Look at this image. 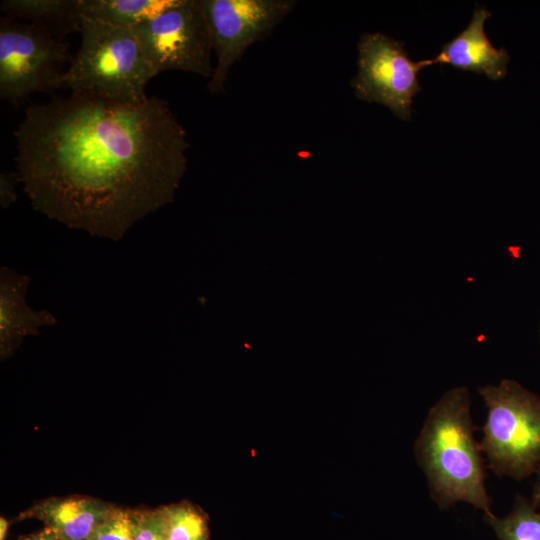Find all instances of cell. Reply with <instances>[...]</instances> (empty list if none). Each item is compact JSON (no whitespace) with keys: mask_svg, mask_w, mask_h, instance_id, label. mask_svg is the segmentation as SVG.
Listing matches in <instances>:
<instances>
[{"mask_svg":"<svg viewBox=\"0 0 540 540\" xmlns=\"http://www.w3.org/2000/svg\"><path fill=\"white\" fill-rule=\"evenodd\" d=\"M17 173L36 210L120 240L171 203L187 168V133L169 104L74 94L26 108L15 131Z\"/></svg>","mask_w":540,"mask_h":540,"instance_id":"1","label":"cell"},{"mask_svg":"<svg viewBox=\"0 0 540 540\" xmlns=\"http://www.w3.org/2000/svg\"><path fill=\"white\" fill-rule=\"evenodd\" d=\"M430 498L440 510L464 502L492 512L486 462L474 436L471 397L466 386L445 391L429 408L413 446Z\"/></svg>","mask_w":540,"mask_h":540,"instance_id":"2","label":"cell"},{"mask_svg":"<svg viewBox=\"0 0 540 540\" xmlns=\"http://www.w3.org/2000/svg\"><path fill=\"white\" fill-rule=\"evenodd\" d=\"M79 33L80 48L63 76L62 88L123 104L149 98L145 89L157 74L134 29L81 15Z\"/></svg>","mask_w":540,"mask_h":540,"instance_id":"3","label":"cell"},{"mask_svg":"<svg viewBox=\"0 0 540 540\" xmlns=\"http://www.w3.org/2000/svg\"><path fill=\"white\" fill-rule=\"evenodd\" d=\"M486 419L479 442L486 466L500 477L523 480L540 468V398L504 379L478 389Z\"/></svg>","mask_w":540,"mask_h":540,"instance_id":"4","label":"cell"},{"mask_svg":"<svg viewBox=\"0 0 540 540\" xmlns=\"http://www.w3.org/2000/svg\"><path fill=\"white\" fill-rule=\"evenodd\" d=\"M69 44L38 26L0 20V98L21 103L37 92H52L72 61Z\"/></svg>","mask_w":540,"mask_h":540,"instance_id":"5","label":"cell"},{"mask_svg":"<svg viewBox=\"0 0 540 540\" xmlns=\"http://www.w3.org/2000/svg\"><path fill=\"white\" fill-rule=\"evenodd\" d=\"M134 31L157 75L178 70L212 77V36L199 0H180Z\"/></svg>","mask_w":540,"mask_h":540,"instance_id":"6","label":"cell"},{"mask_svg":"<svg viewBox=\"0 0 540 540\" xmlns=\"http://www.w3.org/2000/svg\"><path fill=\"white\" fill-rule=\"evenodd\" d=\"M216 54L208 82L211 93L224 90L230 69L246 50L267 36L294 8L293 0H199Z\"/></svg>","mask_w":540,"mask_h":540,"instance_id":"7","label":"cell"},{"mask_svg":"<svg viewBox=\"0 0 540 540\" xmlns=\"http://www.w3.org/2000/svg\"><path fill=\"white\" fill-rule=\"evenodd\" d=\"M357 64L358 72L351 80L355 95L409 119L413 97L421 90L418 73L426 67L424 60L412 61L402 42L374 32L360 37Z\"/></svg>","mask_w":540,"mask_h":540,"instance_id":"8","label":"cell"},{"mask_svg":"<svg viewBox=\"0 0 540 540\" xmlns=\"http://www.w3.org/2000/svg\"><path fill=\"white\" fill-rule=\"evenodd\" d=\"M490 16L485 7L476 6L467 27L445 43L436 57L425 59L426 67L446 63L460 70L483 73L493 80L503 78L510 56L505 48H495L486 35L484 24Z\"/></svg>","mask_w":540,"mask_h":540,"instance_id":"9","label":"cell"},{"mask_svg":"<svg viewBox=\"0 0 540 540\" xmlns=\"http://www.w3.org/2000/svg\"><path fill=\"white\" fill-rule=\"evenodd\" d=\"M30 277L4 266L0 270V354L6 359L28 335H37L42 326L57 323L47 310L36 311L28 306L26 293Z\"/></svg>","mask_w":540,"mask_h":540,"instance_id":"10","label":"cell"},{"mask_svg":"<svg viewBox=\"0 0 540 540\" xmlns=\"http://www.w3.org/2000/svg\"><path fill=\"white\" fill-rule=\"evenodd\" d=\"M115 507L88 496L51 497L36 502L16 519H37L63 540H89Z\"/></svg>","mask_w":540,"mask_h":540,"instance_id":"11","label":"cell"},{"mask_svg":"<svg viewBox=\"0 0 540 540\" xmlns=\"http://www.w3.org/2000/svg\"><path fill=\"white\" fill-rule=\"evenodd\" d=\"M4 16L26 22L63 38L80 30L79 0H4Z\"/></svg>","mask_w":540,"mask_h":540,"instance_id":"12","label":"cell"},{"mask_svg":"<svg viewBox=\"0 0 540 540\" xmlns=\"http://www.w3.org/2000/svg\"><path fill=\"white\" fill-rule=\"evenodd\" d=\"M179 2L180 0H79V12L89 18L135 29Z\"/></svg>","mask_w":540,"mask_h":540,"instance_id":"13","label":"cell"},{"mask_svg":"<svg viewBox=\"0 0 540 540\" xmlns=\"http://www.w3.org/2000/svg\"><path fill=\"white\" fill-rule=\"evenodd\" d=\"M484 520L499 540H540V512L521 495L516 496L506 516L490 512L484 514Z\"/></svg>","mask_w":540,"mask_h":540,"instance_id":"14","label":"cell"},{"mask_svg":"<svg viewBox=\"0 0 540 540\" xmlns=\"http://www.w3.org/2000/svg\"><path fill=\"white\" fill-rule=\"evenodd\" d=\"M166 540H209V519L190 501L183 500L159 507Z\"/></svg>","mask_w":540,"mask_h":540,"instance_id":"15","label":"cell"},{"mask_svg":"<svg viewBox=\"0 0 540 540\" xmlns=\"http://www.w3.org/2000/svg\"><path fill=\"white\" fill-rule=\"evenodd\" d=\"M135 527L136 510L115 507L89 540H133Z\"/></svg>","mask_w":540,"mask_h":540,"instance_id":"16","label":"cell"},{"mask_svg":"<svg viewBox=\"0 0 540 540\" xmlns=\"http://www.w3.org/2000/svg\"><path fill=\"white\" fill-rule=\"evenodd\" d=\"M133 540H166L160 509L136 510Z\"/></svg>","mask_w":540,"mask_h":540,"instance_id":"17","label":"cell"},{"mask_svg":"<svg viewBox=\"0 0 540 540\" xmlns=\"http://www.w3.org/2000/svg\"><path fill=\"white\" fill-rule=\"evenodd\" d=\"M20 181L17 172L1 173L0 175V203L6 208L17 198L16 182Z\"/></svg>","mask_w":540,"mask_h":540,"instance_id":"18","label":"cell"},{"mask_svg":"<svg viewBox=\"0 0 540 540\" xmlns=\"http://www.w3.org/2000/svg\"><path fill=\"white\" fill-rule=\"evenodd\" d=\"M18 540H63L50 528L44 527L42 530L28 536L19 537Z\"/></svg>","mask_w":540,"mask_h":540,"instance_id":"19","label":"cell"},{"mask_svg":"<svg viewBox=\"0 0 540 540\" xmlns=\"http://www.w3.org/2000/svg\"><path fill=\"white\" fill-rule=\"evenodd\" d=\"M536 481L533 487L531 503L540 512V468L535 473Z\"/></svg>","mask_w":540,"mask_h":540,"instance_id":"20","label":"cell"},{"mask_svg":"<svg viewBox=\"0 0 540 540\" xmlns=\"http://www.w3.org/2000/svg\"><path fill=\"white\" fill-rule=\"evenodd\" d=\"M8 527H9L8 520L4 517H1L0 518V540H5Z\"/></svg>","mask_w":540,"mask_h":540,"instance_id":"21","label":"cell"}]
</instances>
